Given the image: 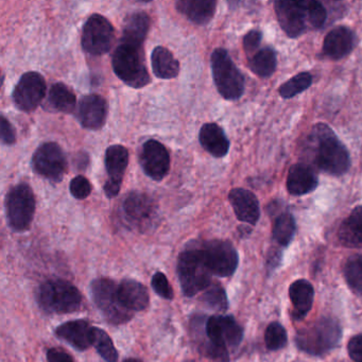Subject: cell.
Returning a JSON list of instances; mask_svg holds the SVG:
<instances>
[{
  "mask_svg": "<svg viewBox=\"0 0 362 362\" xmlns=\"http://www.w3.org/2000/svg\"><path fill=\"white\" fill-rule=\"evenodd\" d=\"M309 136L317 168L334 177L347 173L351 167L349 151L327 124H315Z\"/></svg>",
  "mask_w": 362,
  "mask_h": 362,
  "instance_id": "cell-1",
  "label": "cell"
},
{
  "mask_svg": "<svg viewBox=\"0 0 362 362\" xmlns=\"http://www.w3.org/2000/svg\"><path fill=\"white\" fill-rule=\"evenodd\" d=\"M207 344L205 355L219 362H228L230 351L237 349L243 330L232 315H213L205 323Z\"/></svg>",
  "mask_w": 362,
  "mask_h": 362,
  "instance_id": "cell-2",
  "label": "cell"
},
{
  "mask_svg": "<svg viewBox=\"0 0 362 362\" xmlns=\"http://www.w3.org/2000/svg\"><path fill=\"white\" fill-rule=\"evenodd\" d=\"M342 328L337 320L323 317L308 324L296 334V346L313 356L324 355L338 345Z\"/></svg>",
  "mask_w": 362,
  "mask_h": 362,
  "instance_id": "cell-3",
  "label": "cell"
},
{
  "mask_svg": "<svg viewBox=\"0 0 362 362\" xmlns=\"http://www.w3.org/2000/svg\"><path fill=\"white\" fill-rule=\"evenodd\" d=\"M112 66L116 76L130 88H145L150 83L144 46L120 42L114 52Z\"/></svg>",
  "mask_w": 362,
  "mask_h": 362,
  "instance_id": "cell-4",
  "label": "cell"
},
{
  "mask_svg": "<svg viewBox=\"0 0 362 362\" xmlns=\"http://www.w3.org/2000/svg\"><path fill=\"white\" fill-rule=\"evenodd\" d=\"M37 300L45 313L65 315L79 310L82 296L79 290L69 281L49 279L40 287Z\"/></svg>",
  "mask_w": 362,
  "mask_h": 362,
  "instance_id": "cell-5",
  "label": "cell"
},
{
  "mask_svg": "<svg viewBox=\"0 0 362 362\" xmlns=\"http://www.w3.org/2000/svg\"><path fill=\"white\" fill-rule=\"evenodd\" d=\"M177 275L184 296H194L211 286V275L197 249L196 245H188L177 259Z\"/></svg>",
  "mask_w": 362,
  "mask_h": 362,
  "instance_id": "cell-6",
  "label": "cell"
},
{
  "mask_svg": "<svg viewBox=\"0 0 362 362\" xmlns=\"http://www.w3.org/2000/svg\"><path fill=\"white\" fill-rule=\"evenodd\" d=\"M211 73L219 94L226 100H238L245 93V77L223 48L214 50Z\"/></svg>",
  "mask_w": 362,
  "mask_h": 362,
  "instance_id": "cell-7",
  "label": "cell"
},
{
  "mask_svg": "<svg viewBox=\"0 0 362 362\" xmlns=\"http://www.w3.org/2000/svg\"><path fill=\"white\" fill-rule=\"evenodd\" d=\"M8 226L14 232L29 230L35 213V197L27 183L13 186L8 192L5 201Z\"/></svg>",
  "mask_w": 362,
  "mask_h": 362,
  "instance_id": "cell-8",
  "label": "cell"
},
{
  "mask_svg": "<svg viewBox=\"0 0 362 362\" xmlns=\"http://www.w3.org/2000/svg\"><path fill=\"white\" fill-rule=\"evenodd\" d=\"M205 266L211 274L230 277L238 267L239 257L236 249L230 241L214 240L194 243Z\"/></svg>",
  "mask_w": 362,
  "mask_h": 362,
  "instance_id": "cell-9",
  "label": "cell"
},
{
  "mask_svg": "<svg viewBox=\"0 0 362 362\" xmlns=\"http://www.w3.org/2000/svg\"><path fill=\"white\" fill-rule=\"evenodd\" d=\"M95 304L109 323L120 325L133 317V313L124 308L118 296V285L109 279H95L92 283Z\"/></svg>",
  "mask_w": 362,
  "mask_h": 362,
  "instance_id": "cell-10",
  "label": "cell"
},
{
  "mask_svg": "<svg viewBox=\"0 0 362 362\" xmlns=\"http://www.w3.org/2000/svg\"><path fill=\"white\" fill-rule=\"evenodd\" d=\"M124 221L134 230L147 232L158 221V207L156 201L141 192H132L127 194L122 205Z\"/></svg>",
  "mask_w": 362,
  "mask_h": 362,
  "instance_id": "cell-11",
  "label": "cell"
},
{
  "mask_svg": "<svg viewBox=\"0 0 362 362\" xmlns=\"http://www.w3.org/2000/svg\"><path fill=\"white\" fill-rule=\"evenodd\" d=\"M115 30L109 20L100 14H93L84 24L82 47L92 56L107 54L113 46Z\"/></svg>",
  "mask_w": 362,
  "mask_h": 362,
  "instance_id": "cell-12",
  "label": "cell"
},
{
  "mask_svg": "<svg viewBox=\"0 0 362 362\" xmlns=\"http://www.w3.org/2000/svg\"><path fill=\"white\" fill-rule=\"evenodd\" d=\"M33 167L41 177L60 183L67 170L66 156L58 144L45 143L33 154Z\"/></svg>",
  "mask_w": 362,
  "mask_h": 362,
  "instance_id": "cell-13",
  "label": "cell"
},
{
  "mask_svg": "<svg viewBox=\"0 0 362 362\" xmlns=\"http://www.w3.org/2000/svg\"><path fill=\"white\" fill-rule=\"evenodd\" d=\"M45 95L46 81L43 76L37 71H29L21 77L12 98L20 111L30 113L41 105Z\"/></svg>",
  "mask_w": 362,
  "mask_h": 362,
  "instance_id": "cell-14",
  "label": "cell"
},
{
  "mask_svg": "<svg viewBox=\"0 0 362 362\" xmlns=\"http://www.w3.org/2000/svg\"><path fill=\"white\" fill-rule=\"evenodd\" d=\"M139 163L145 175L154 181H162L170 170L168 150L156 139H149L144 144L139 153Z\"/></svg>",
  "mask_w": 362,
  "mask_h": 362,
  "instance_id": "cell-15",
  "label": "cell"
},
{
  "mask_svg": "<svg viewBox=\"0 0 362 362\" xmlns=\"http://www.w3.org/2000/svg\"><path fill=\"white\" fill-rule=\"evenodd\" d=\"M105 164L109 179L103 186V192L107 198L113 199L119 194L122 180L129 166L128 149L122 145H113L107 148Z\"/></svg>",
  "mask_w": 362,
  "mask_h": 362,
  "instance_id": "cell-16",
  "label": "cell"
},
{
  "mask_svg": "<svg viewBox=\"0 0 362 362\" xmlns=\"http://www.w3.org/2000/svg\"><path fill=\"white\" fill-rule=\"evenodd\" d=\"M275 13L281 29L289 37H298L308 27L306 11L303 1H276Z\"/></svg>",
  "mask_w": 362,
  "mask_h": 362,
  "instance_id": "cell-17",
  "label": "cell"
},
{
  "mask_svg": "<svg viewBox=\"0 0 362 362\" xmlns=\"http://www.w3.org/2000/svg\"><path fill=\"white\" fill-rule=\"evenodd\" d=\"M78 119L84 129L100 130L107 117V103L100 95L90 94L82 97L78 107Z\"/></svg>",
  "mask_w": 362,
  "mask_h": 362,
  "instance_id": "cell-18",
  "label": "cell"
},
{
  "mask_svg": "<svg viewBox=\"0 0 362 362\" xmlns=\"http://www.w3.org/2000/svg\"><path fill=\"white\" fill-rule=\"evenodd\" d=\"M56 334L78 351H86L94 345L95 327L86 320L66 322L57 328Z\"/></svg>",
  "mask_w": 362,
  "mask_h": 362,
  "instance_id": "cell-19",
  "label": "cell"
},
{
  "mask_svg": "<svg viewBox=\"0 0 362 362\" xmlns=\"http://www.w3.org/2000/svg\"><path fill=\"white\" fill-rule=\"evenodd\" d=\"M228 200L239 221L255 226L260 217L259 202L253 192L243 188H234L228 194Z\"/></svg>",
  "mask_w": 362,
  "mask_h": 362,
  "instance_id": "cell-20",
  "label": "cell"
},
{
  "mask_svg": "<svg viewBox=\"0 0 362 362\" xmlns=\"http://www.w3.org/2000/svg\"><path fill=\"white\" fill-rule=\"evenodd\" d=\"M317 173L310 165L298 163L290 168L287 177V189L293 196H303L317 187Z\"/></svg>",
  "mask_w": 362,
  "mask_h": 362,
  "instance_id": "cell-21",
  "label": "cell"
},
{
  "mask_svg": "<svg viewBox=\"0 0 362 362\" xmlns=\"http://www.w3.org/2000/svg\"><path fill=\"white\" fill-rule=\"evenodd\" d=\"M118 296L124 308L131 313L146 310L149 306L150 298L147 288L134 279H124L118 285Z\"/></svg>",
  "mask_w": 362,
  "mask_h": 362,
  "instance_id": "cell-22",
  "label": "cell"
},
{
  "mask_svg": "<svg viewBox=\"0 0 362 362\" xmlns=\"http://www.w3.org/2000/svg\"><path fill=\"white\" fill-rule=\"evenodd\" d=\"M355 35L346 27L332 29L324 39L323 52L328 58L340 60L353 50Z\"/></svg>",
  "mask_w": 362,
  "mask_h": 362,
  "instance_id": "cell-23",
  "label": "cell"
},
{
  "mask_svg": "<svg viewBox=\"0 0 362 362\" xmlns=\"http://www.w3.org/2000/svg\"><path fill=\"white\" fill-rule=\"evenodd\" d=\"M199 141L203 149L214 158H223L230 149V141L223 129L214 122L203 124L199 133Z\"/></svg>",
  "mask_w": 362,
  "mask_h": 362,
  "instance_id": "cell-24",
  "label": "cell"
},
{
  "mask_svg": "<svg viewBox=\"0 0 362 362\" xmlns=\"http://www.w3.org/2000/svg\"><path fill=\"white\" fill-rule=\"evenodd\" d=\"M216 7L215 0H180L175 4L177 12L199 26H205L213 20Z\"/></svg>",
  "mask_w": 362,
  "mask_h": 362,
  "instance_id": "cell-25",
  "label": "cell"
},
{
  "mask_svg": "<svg viewBox=\"0 0 362 362\" xmlns=\"http://www.w3.org/2000/svg\"><path fill=\"white\" fill-rule=\"evenodd\" d=\"M289 296L293 306L292 317L296 321L304 319L313 308L315 290L306 279H298L290 285Z\"/></svg>",
  "mask_w": 362,
  "mask_h": 362,
  "instance_id": "cell-26",
  "label": "cell"
},
{
  "mask_svg": "<svg viewBox=\"0 0 362 362\" xmlns=\"http://www.w3.org/2000/svg\"><path fill=\"white\" fill-rule=\"evenodd\" d=\"M150 25L151 21L146 12L137 11L130 14L124 20L120 42L144 46Z\"/></svg>",
  "mask_w": 362,
  "mask_h": 362,
  "instance_id": "cell-27",
  "label": "cell"
},
{
  "mask_svg": "<svg viewBox=\"0 0 362 362\" xmlns=\"http://www.w3.org/2000/svg\"><path fill=\"white\" fill-rule=\"evenodd\" d=\"M339 240L344 247L351 249L362 247V206L351 211L349 217L341 223L338 232Z\"/></svg>",
  "mask_w": 362,
  "mask_h": 362,
  "instance_id": "cell-28",
  "label": "cell"
},
{
  "mask_svg": "<svg viewBox=\"0 0 362 362\" xmlns=\"http://www.w3.org/2000/svg\"><path fill=\"white\" fill-rule=\"evenodd\" d=\"M152 71L158 79H175L180 74V63L167 48L158 46L151 54Z\"/></svg>",
  "mask_w": 362,
  "mask_h": 362,
  "instance_id": "cell-29",
  "label": "cell"
},
{
  "mask_svg": "<svg viewBox=\"0 0 362 362\" xmlns=\"http://www.w3.org/2000/svg\"><path fill=\"white\" fill-rule=\"evenodd\" d=\"M77 98L73 90L64 83H54L48 93L45 109L50 112L69 114L75 110Z\"/></svg>",
  "mask_w": 362,
  "mask_h": 362,
  "instance_id": "cell-30",
  "label": "cell"
},
{
  "mask_svg": "<svg viewBox=\"0 0 362 362\" xmlns=\"http://www.w3.org/2000/svg\"><path fill=\"white\" fill-rule=\"evenodd\" d=\"M276 54L270 47L262 48L250 58L249 67L258 77H270L276 69Z\"/></svg>",
  "mask_w": 362,
  "mask_h": 362,
  "instance_id": "cell-31",
  "label": "cell"
},
{
  "mask_svg": "<svg viewBox=\"0 0 362 362\" xmlns=\"http://www.w3.org/2000/svg\"><path fill=\"white\" fill-rule=\"evenodd\" d=\"M296 221L289 213H283L275 219L273 238L281 247H287L296 234Z\"/></svg>",
  "mask_w": 362,
  "mask_h": 362,
  "instance_id": "cell-32",
  "label": "cell"
},
{
  "mask_svg": "<svg viewBox=\"0 0 362 362\" xmlns=\"http://www.w3.org/2000/svg\"><path fill=\"white\" fill-rule=\"evenodd\" d=\"M344 277L351 291L362 296V254H356L347 259Z\"/></svg>",
  "mask_w": 362,
  "mask_h": 362,
  "instance_id": "cell-33",
  "label": "cell"
},
{
  "mask_svg": "<svg viewBox=\"0 0 362 362\" xmlns=\"http://www.w3.org/2000/svg\"><path fill=\"white\" fill-rule=\"evenodd\" d=\"M311 83H313V76L310 74H298L279 88V95L285 99L292 98L310 88Z\"/></svg>",
  "mask_w": 362,
  "mask_h": 362,
  "instance_id": "cell-34",
  "label": "cell"
},
{
  "mask_svg": "<svg viewBox=\"0 0 362 362\" xmlns=\"http://www.w3.org/2000/svg\"><path fill=\"white\" fill-rule=\"evenodd\" d=\"M94 346L99 355L107 362H116L118 353L109 334L100 328L95 327Z\"/></svg>",
  "mask_w": 362,
  "mask_h": 362,
  "instance_id": "cell-35",
  "label": "cell"
},
{
  "mask_svg": "<svg viewBox=\"0 0 362 362\" xmlns=\"http://www.w3.org/2000/svg\"><path fill=\"white\" fill-rule=\"evenodd\" d=\"M203 303L216 311H226L228 308V298H226V290L219 285L209 286L205 289V293L202 296Z\"/></svg>",
  "mask_w": 362,
  "mask_h": 362,
  "instance_id": "cell-36",
  "label": "cell"
},
{
  "mask_svg": "<svg viewBox=\"0 0 362 362\" xmlns=\"http://www.w3.org/2000/svg\"><path fill=\"white\" fill-rule=\"evenodd\" d=\"M288 336L285 328L279 322L269 324L264 332V342L270 351H279L287 344Z\"/></svg>",
  "mask_w": 362,
  "mask_h": 362,
  "instance_id": "cell-37",
  "label": "cell"
},
{
  "mask_svg": "<svg viewBox=\"0 0 362 362\" xmlns=\"http://www.w3.org/2000/svg\"><path fill=\"white\" fill-rule=\"evenodd\" d=\"M305 11H306L307 21L308 26L313 29H319L323 26L326 20V10L322 6L321 3H317L315 0H307L303 1Z\"/></svg>",
  "mask_w": 362,
  "mask_h": 362,
  "instance_id": "cell-38",
  "label": "cell"
},
{
  "mask_svg": "<svg viewBox=\"0 0 362 362\" xmlns=\"http://www.w3.org/2000/svg\"><path fill=\"white\" fill-rule=\"evenodd\" d=\"M71 196L77 200H84L90 196L93 187L90 182L83 175H77L71 180L69 185Z\"/></svg>",
  "mask_w": 362,
  "mask_h": 362,
  "instance_id": "cell-39",
  "label": "cell"
},
{
  "mask_svg": "<svg viewBox=\"0 0 362 362\" xmlns=\"http://www.w3.org/2000/svg\"><path fill=\"white\" fill-rule=\"evenodd\" d=\"M151 285L156 293L160 296V298H165V300H171L175 296L173 287H171L164 273L156 272L152 276Z\"/></svg>",
  "mask_w": 362,
  "mask_h": 362,
  "instance_id": "cell-40",
  "label": "cell"
},
{
  "mask_svg": "<svg viewBox=\"0 0 362 362\" xmlns=\"http://www.w3.org/2000/svg\"><path fill=\"white\" fill-rule=\"evenodd\" d=\"M262 35L260 31L251 30L243 37V49L247 54H255L258 52Z\"/></svg>",
  "mask_w": 362,
  "mask_h": 362,
  "instance_id": "cell-41",
  "label": "cell"
},
{
  "mask_svg": "<svg viewBox=\"0 0 362 362\" xmlns=\"http://www.w3.org/2000/svg\"><path fill=\"white\" fill-rule=\"evenodd\" d=\"M0 131H1V143L4 145L12 146L16 144V130H14L11 122L4 115L1 116V119H0Z\"/></svg>",
  "mask_w": 362,
  "mask_h": 362,
  "instance_id": "cell-42",
  "label": "cell"
},
{
  "mask_svg": "<svg viewBox=\"0 0 362 362\" xmlns=\"http://www.w3.org/2000/svg\"><path fill=\"white\" fill-rule=\"evenodd\" d=\"M349 357L355 362H362V334L353 337L347 344Z\"/></svg>",
  "mask_w": 362,
  "mask_h": 362,
  "instance_id": "cell-43",
  "label": "cell"
},
{
  "mask_svg": "<svg viewBox=\"0 0 362 362\" xmlns=\"http://www.w3.org/2000/svg\"><path fill=\"white\" fill-rule=\"evenodd\" d=\"M48 362H74L73 357L60 347H52L47 351Z\"/></svg>",
  "mask_w": 362,
  "mask_h": 362,
  "instance_id": "cell-44",
  "label": "cell"
},
{
  "mask_svg": "<svg viewBox=\"0 0 362 362\" xmlns=\"http://www.w3.org/2000/svg\"><path fill=\"white\" fill-rule=\"evenodd\" d=\"M281 259V253L279 250H272L268 256V264L271 269L275 268L279 266V262Z\"/></svg>",
  "mask_w": 362,
  "mask_h": 362,
  "instance_id": "cell-45",
  "label": "cell"
},
{
  "mask_svg": "<svg viewBox=\"0 0 362 362\" xmlns=\"http://www.w3.org/2000/svg\"><path fill=\"white\" fill-rule=\"evenodd\" d=\"M77 167L79 169H86V167H88V163H90V158H88V156L86 153L79 154V156H77L76 162H77Z\"/></svg>",
  "mask_w": 362,
  "mask_h": 362,
  "instance_id": "cell-46",
  "label": "cell"
},
{
  "mask_svg": "<svg viewBox=\"0 0 362 362\" xmlns=\"http://www.w3.org/2000/svg\"><path fill=\"white\" fill-rule=\"evenodd\" d=\"M124 362H141V360L132 359V358H131V359L124 360Z\"/></svg>",
  "mask_w": 362,
  "mask_h": 362,
  "instance_id": "cell-47",
  "label": "cell"
},
{
  "mask_svg": "<svg viewBox=\"0 0 362 362\" xmlns=\"http://www.w3.org/2000/svg\"><path fill=\"white\" fill-rule=\"evenodd\" d=\"M187 362H192V361H187Z\"/></svg>",
  "mask_w": 362,
  "mask_h": 362,
  "instance_id": "cell-48",
  "label": "cell"
}]
</instances>
